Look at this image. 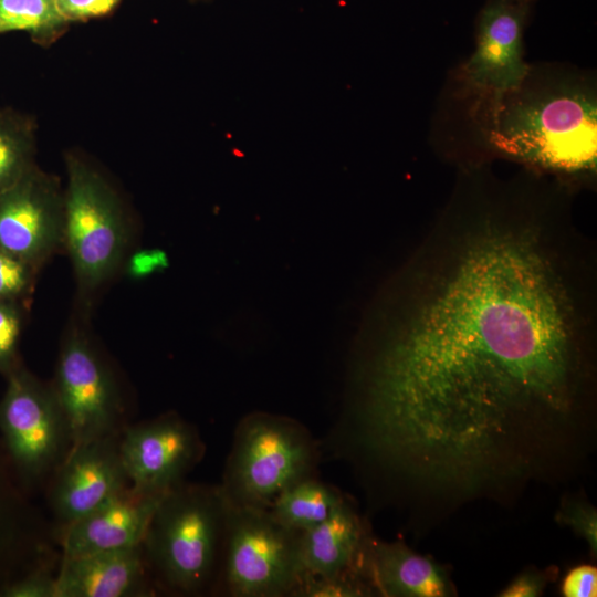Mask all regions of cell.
Masks as SVG:
<instances>
[{"instance_id":"19","label":"cell","mask_w":597,"mask_h":597,"mask_svg":"<svg viewBox=\"0 0 597 597\" xmlns=\"http://www.w3.org/2000/svg\"><path fill=\"white\" fill-rule=\"evenodd\" d=\"M65 21L57 0H0V33L41 32Z\"/></svg>"},{"instance_id":"15","label":"cell","mask_w":597,"mask_h":597,"mask_svg":"<svg viewBox=\"0 0 597 597\" xmlns=\"http://www.w3.org/2000/svg\"><path fill=\"white\" fill-rule=\"evenodd\" d=\"M368 540L359 515L344 500L324 522L301 533L303 573L327 577L348 575L367 583L365 551Z\"/></svg>"},{"instance_id":"6","label":"cell","mask_w":597,"mask_h":597,"mask_svg":"<svg viewBox=\"0 0 597 597\" xmlns=\"http://www.w3.org/2000/svg\"><path fill=\"white\" fill-rule=\"evenodd\" d=\"M64 201V247L84 290L107 281L121 263L127 241L118 198L92 167L67 160Z\"/></svg>"},{"instance_id":"22","label":"cell","mask_w":597,"mask_h":597,"mask_svg":"<svg viewBox=\"0 0 597 597\" xmlns=\"http://www.w3.org/2000/svg\"><path fill=\"white\" fill-rule=\"evenodd\" d=\"M21 331V315L13 301H0V368L10 367Z\"/></svg>"},{"instance_id":"10","label":"cell","mask_w":597,"mask_h":597,"mask_svg":"<svg viewBox=\"0 0 597 597\" xmlns=\"http://www.w3.org/2000/svg\"><path fill=\"white\" fill-rule=\"evenodd\" d=\"M119 450L132 485L164 493L184 482L205 448L190 423L169 413L123 429Z\"/></svg>"},{"instance_id":"23","label":"cell","mask_w":597,"mask_h":597,"mask_svg":"<svg viewBox=\"0 0 597 597\" xmlns=\"http://www.w3.org/2000/svg\"><path fill=\"white\" fill-rule=\"evenodd\" d=\"M557 520L569 525L588 542L594 552L596 551L597 520L591 505L575 501L566 502L558 511Z\"/></svg>"},{"instance_id":"24","label":"cell","mask_w":597,"mask_h":597,"mask_svg":"<svg viewBox=\"0 0 597 597\" xmlns=\"http://www.w3.org/2000/svg\"><path fill=\"white\" fill-rule=\"evenodd\" d=\"M56 576L49 570L38 569L23 579L3 589L7 597H56Z\"/></svg>"},{"instance_id":"13","label":"cell","mask_w":597,"mask_h":597,"mask_svg":"<svg viewBox=\"0 0 597 597\" xmlns=\"http://www.w3.org/2000/svg\"><path fill=\"white\" fill-rule=\"evenodd\" d=\"M164 493L132 484L85 516L59 527L63 557L116 551L143 544Z\"/></svg>"},{"instance_id":"5","label":"cell","mask_w":597,"mask_h":597,"mask_svg":"<svg viewBox=\"0 0 597 597\" xmlns=\"http://www.w3.org/2000/svg\"><path fill=\"white\" fill-rule=\"evenodd\" d=\"M300 538L268 510L229 505L214 589L232 597L291 596L304 574Z\"/></svg>"},{"instance_id":"12","label":"cell","mask_w":597,"mask_h":597,"mask_svg":"<svg viewBox=\"0 0 597 597\" xmlns=\"http://www.w3.org/2000/svg\"><path fill=\"white\" fill-rule=\"evenodd\" d=\"M121 432L73 444L53 471L49 498L60 527L91 513L130 484L119 450Z\"/></svg>"},{"instance_id":"4","label":"cell","mask_w":597,"mask_h":597,"mask_svg":"<svg viewBox=\"0 0 597 597\" xmlns=\"http://www.w3.org/2000/svg\"><path fill=\"white\" fill-rule=\"evenodd\" d=\"M318 448L289 417L252 412L238 423L221 492L229 505L266 510L292 483L316 475Z\"/></svg>"},{"instance_id":"1","label":"cell","mask_w":597,"mask_h":597,"mask_svg":"<svg viewBox=\"0 0 597 597\" xmlns=\"http://www.w3.org/2000/svg\"><path fill=\"white\" fill-rule=\"evenodd\" d=\"M463 182L358 358L352 444L416 493L469 500L575 460L593 425V336L551 207Z\"/></svg>"},{"instance_id":"28","label":"cell","mask_w":597,"mask_h":597,"mask_svg":"<svg viewBox=\"0 0 597 597\" xmlns=\"http://www.w3.org/2000/svg\"><path fill=\"white\" fill-rule=\"evenodd\" d=\"M545 580L538 574L525 573L516 577L500 596L534 597L542 594Z\"/></svg>"},{"instance_id":"8","label":"cell","mask_w":597,"mask_h":597,"mask_svg":"<svg viewBox=\"0 0 597 597\" xmlns=\"http://www.w3.org/2000/svg\"><path fill=\"white\" fill-rule=\"evenodd\" d=\"M52 386L72 446L122 431L115 380L83 333L72 332L62 344Z\"/></svg>"},{"instance_id":"27","label":"cell","mask_w":597,"mask_h":597,"mask_svg":"<svg viewBox=\"0 0 597 597\" xmlns=\"http://www.w3.org/2000/svg\"><path fill=\"white\" fill-rule=\"evenodd\" d=\"M168 264L167 255L158 249L136 252L129 260L127 272L134 277H144L163 270Z\"/></svg>"},{"instance_id":"11","label":"cell","mask_w":597,"mask_h":597,"mask_svg":"<svg viewBox=\"0 0 597 597\" xmlns=\"http://www.w3.org/2000/svg\"><path fill=\"white\" fill-rule=\"evenodd\" d=\"M534 2L486 0L475 20V48L463 66L475 90L498 96L516 88L530 65L524 60V32Z\"/></svg>"},{"instance_id":"20","label":"cell","mask_w":597,"mask_h":597,"mask_svg":"<svg viewBox=\"0 0 597 597\" xmlns=\"http://www.w3.org/2000/svg\"><path fill=\"white\" fill-rule=\"evenodd\" d=\"M374 595L371 587L362 578L341 576H315L304 574L291 597H357Z\"/></svg>"},{"instance_id":"9","label":"cell","mask_w":597,"mask_h":597,"mask_svg":"<svg viewBox=\"0 0 597 597\" xmlns=\"http://www.w3.org/2000/svg\"><path fill=\"white\" fill-rule=\"evenodd\" d=\"M64 245V201L57 185L31 167L0 193V248L39 269Z\"/></svg>"},{"instance_id":"2","label":"cell","mask_w":597,"mask_h":597,"mask_svg":"<svg viewBox=\"0 0 597 597\" xmlns=\"http://www.w3.org/2000/svg\"><path fill=\"white\" fill-rule=\"evenodd\" d=\"M486 142L499 155L584 180L596 172L597 100L591 77L556 66H530L521 84L490 97Z\"/></svg>"},{"instance_id":"21","label":"cell","mask_w":597,"mask_h":597,"mask_svg":"<svg viewBox=\"0 0 597 597\" xmlns=\"http://www.w3.org/2000/svg\"><path fill=\"white\" fill-rule=\"evenodd\" d=\"M36 268L0 248V301H15L33 283Z\"/></svg>"},{"instance_id":"26","label":"cell","mask_w":597,"mask_h":597,"mask_svg":"<svg viewBox=\"0 0 597 597\" xmlns=\"http://www.w3.org/2000/svg\"><path fill=\"white\" fill-rule=\"evenodd\" d=\"M119 0H57L67 20H82L109 12Z\"/></svg>"},{"instance_id":"16","label":"cell","mask_w":597,"mask_h":597,"mask_svg":"<svg viewBox=\"0 0 597 597\" xmlns=\"http://www.w3.org/2000/svg\"><path fill=\"white\" fill-rule=\"evenodd\" d=\"M365 578L374 593L387 597H441L452 594L442 568L401 543L369 537Z\"/></svg>"},{"instance_id":"29","label":"cell","mask_w":597,"mask_h":597,"mask_svg":"<svg viewBox=\"0 0 597 597\" xmlns=\"http://www.w3.org/2000/svg\"><path fill=\"white\" fill-rule=\"evenodd\" d=\"M525 1H531V2H535L536 0H525Z\"/></svg>"},{"instance_id":"3","label":"cell","mask_w":597,"mask_h":597,"mask_svg":"<svg viewBox=\"0 0 597 597\" xmlns=\"http://www.w3.org/2000/svg\"><path fill=\"white\" fill-rule=\"evenodd\" d=\"M229 504L219 485L181 482L161 498L143 548L160 585L180 595L216 588Z\"/></svg>"},{"instance_id":"17","label":"cell","mask_w":597,"mask_h":597,"mask_svg":"<svg viewBox=\"0 0 597 597\" xmlns=\"http://www.w3.org/2000/svg\"><path fill=\"white\" fill-rule=\"evenodd\" d=\"M344 500L335 486L312 475L285 488L266 510L285 527L303 533L324 522Z\"/></svg>"},{"instance_id":"7","label":"cell","mask_w":597,"mask_h":597,"mask_svg":"<svg viewBox=\"0 0 597 597\" xmlns=\"http://www.w3.org/2000/svg\"><path fill=\"white\" fill-rule=\"evenodd\" d=\"M0 428L18 468L30 478L53 473L72 447L53 386L11 371L0 401Z\"/></svg>"},{"instance_id":"18","label":"cell","mask_w":597,"mask_h":597,"mask_svg":"<svg viewBox=\"0 0 597 597\" xmlns=\"http://www.w3.org/2000/svg\"><path fill=\"white\" fill-rule=\"evenodd\" d=\"M30 129L0 114V193L19 180L32 166Z\"/></svg>"},{"instance_id":"14","label":"cell","mask_w":597,"mask_h":597,"mask_svg":"<svg viewBox=\"0 0 597 597\" xmlns=\"http://www.w3.org/2000/svg\"><path fill=\"white\" fill-rule=\"evenodd\" d=\"M143 544L63 557L56 597H132L151 593Z\"/></svg>"},{"instance_id":"25","label":"cell","mask_w":597,"mask_h":597,"mask_svg":"<svg viewBox=\"0 0 597 597\" xmlns=\"http://www.w3.org/2000/svg\"><path fill=\"white\" fill-rule=\"evenodd\" d=\"M566 597H595L597 594V569L590 565L573 568L562 585Z\"/></svg>"}]
</instances>
